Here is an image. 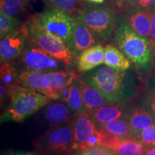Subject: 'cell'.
I'll use <instances>...</instances> for the list:
<instances>
[{
    "instance_id": "6da1fadb",
    "label": "cell",
    "mask_w": 155,
    "mask_h": 155,
    "mask_svg": "<svg viewBox=\"0 0 155 155\" xmlns=\"http://www.w3.org/2000/svg\"><path fill=\"white\" fill-rule=\"evenodd\" d=\"M116 47L141 73H148L155 65V50L152 42L139 35L119 17L114 32Z\"/></svg>"
},
{
    "instance_id": "7a4b0ae2",
    "label": "cell",
    "mask_w": 155,
    "mask_h": 155,
    "mask_svg": "<svg viewBox=\"0 0 155 155\" xmlns=\"http://www.w3.org/2000/svg\"><path fill=\"white\" fill-rule=\"evenodd\" d=\"M83 79L98 89L111 104L124 101L134 94V81L127 71L101 66L86 73Z\"/></svg>"
},
{
    "instance_id": "3957f363",
    "label": "cell",
    "mask_w": 155,
    "mask_h": 155,
    "mask_svg": "<svg viewBox=\"0 0 155 155\" xmlns=\"http://www.w3.org/2000/svg\"><path fill=\"white\" fill-rule=\"evenodd\" d=\"M24 33L28 42H33L65 66L72 65L76 58L64 42L57 37L48 33L39 22L37 15L30 17L24 25Z\"/></svg>"
},
{
    "instance_id": "277c9868",
    "label": "cell",
    "mask_w": 155,
    "mask_h": 155,
    "mask_svg": "<svg viewBox=\"0 0 155 155\" xmlns=\"http://www.w3.org/2000/svg\"><path fill=\"white\" fill-rule=\"evenodd\" d=\"M50 101L48 97L19 85L13 91L1 121L22 122L44 108Z\"/></svg>"
},
{
    "instance_id": "5b68a950",
    "label": "cell",
    "mask_w": 155,
    "mask_h": 155,
    "mask_svg": "<svg viewBox=\"0 0 155 155\" xmlns=\"http://www.w3.org/2000/svg\"><path fill=\"white\" fill-rule=\"evenodd\" d=\"M76 19L86 24L98 40L106 42L114 38L119 17L110 6L87 4Z\"/></svg>"
},
{
    "instance_id": "8992f818",
    "label": "cell",
    "mask_w": 155,
    "mask_h": 155,
    "mask_svg": "<svg viewBox=\"0 0 155 155\" xmlns=\"http://www.w3.org/2000/svg\"><path fill=\"white\" fill-rule=\"evenodd\" d=\"M73 122L52 126L47 132L39 137L35 143L36 149L48 155L68 154L72 150Z\"/></svg>"
},
{
    "instance_id": "52a82bcc",
    "label": "cell",
    "mask_w": 155,
    "mask_h": 155,
    "mask_svg": "<svg viewBox=\"0 0 155 155\" xmlns=\"http://www.w3.org/2000/svg\"><path fill=\"white\" fill-rule=\"evenodd\" d=\"M36 15L42 28L61 40L71 49L77 19L49 6Z\"/></svg>"
},
{
    "instance_id": "ba28073f",
    "label": "cell",
    "mask_w": 155,
    "mask_h": 155,
    "mask_svg": "<svg viewBox=\"0 0 155 155\" xmlns=\"http://www.w3.org/2000/svg\"><path fill=\"white\" fill-rule=\"evenodd\" d=\"M99 129L88 112L77 114L73 121L72 150H83L98 146Z\"/></svg>"
},
{
    "instance_id": "9c48e42d",
    "label": "cell",
    "mask_w": 155,
    "mask_h": 155,
    "mask_svg": "<svg viewBox=\"0 0 155 155\" xmlns=\"http://www.w3.org/2000/svg\"><path fill=\"white\" fill-rule=\"evenodd\" d=\"M21 61L27 70L40 72L58 71L63 63L33 42H28Z\"/></svg>"
},
{
    "instance_id": "30bf717a",
    "label": "cell",
    "mask_w": 155,
    "mask_h": 155,
    "mask_svg": "<svg viewBox=\"0 0 155 155\" xmlns=\"http://www.w3.org/2000/svg\"><path fill=\"white\" fill-rule=\"evenodd\" d=\"M28 41L20 30H17L1 38L0 57L1 63H9L21 58Z\"/></svg>"
},
{
    "instance_id": "8fae6325",
    "label": "cell",
    "mask_w": 155,
    "mask_h": 155,
    "mask_svg": "<svg viewBox=\"0 0 155 155\" xmlns=\"http://www.w3.org/2000/svg\"><path fill=\"white\" fill-rule=\"evenodd\" d=\"M121 17L139 35L151 41L150 12L142 9H129L122 12Z\"/></svg>"
},
{
    "instance_id": "7c38bea8",
    "label": "cell",
    "mask_w": 155,
    "mask_h": 155,
    "mask_svg": "<svg viewBox=\"0 0 155 155\" xmlns=\"http://www.w3.org/2000/svg\"><path fill=\"white\" fill-rule=\"evenodd\" d=\"M18 81L21 86L40 93L50 98L48 72L24 70L18 73Z\"/></svg>"
},
{
    "instance_id": "4fadbf2b",
    "label": "cell",
    "mask_w": 155,
    "mask_h": 155,
    "mask_svg": "<svg viewBox=\"0 0 155 155\" xmlns=\"http://www.w3.org/2000/svg\"><path fill=\"white\" fill-rule=\"evenodd\" d=\"M98 39L82 21L77 19L71 50L78 58L83 51L96 45Z\"/></svg>"
},
{
    "instance_id": "5bb4252c",
    "label": "cell",
    "mask_w": 155,
    "mask_h": 155,
    "mask_svg": "<svg viewBox=\"0 0 155 155\" xmlns=\"http://www.w3.org/2000/svg\"><path fill=\"white\" fill-rule=\"evenodd\" d=\"M19 86L18 73L9 63H1L0 67V99L1 105L10 100L13 91Z\"/></svg>"
},
{
    "instance_id": "9a60e30c",
    "label": "cell",
    "mask_w": 155,
    "mask_h": 155,
    "mask_svg": "<svg viewBox=\"0 0 155 155\" xmlns=\"http://www.w3.org/2000/svg\"><path fill=\"white\" fill-rule=\"evenodd\" d=\"M104 63V48L96 44L83 51L77 60L78 71L80 73L91 71Z\"/></svg>"
},
{
    "instance_id": "2e32d148",
    "label": "cell",
    "mask_w": 155,
    "mask_h": 155,
    "mask_svg": "<svg viewBox=\"0 0 155 155\" xmlns=\"http://www.w3.org/2000/svg\"><path fill=\"white\" fill-rule=\"evenodd\" d=\"M127 113L134 139L142 130L155 125V120L152 114L142 106H132Z\"/></svg>"
},
{
    "instance_id": "e0dca14e",
    "label": "cell",
    "mask_w": 155,
    "mask_h": 155,
    "mask_svg": "<svg viewBox=\"0 0 155 155\" xmlns=\"http://www.w3.org/2000/svg\"><path fill=\"white\" fill-rule=\"evenodd\" d=\"M78 81L86 112L90 113L96 108L111 104L98 89L87 83L84 79L79 78Z\"/></svg>"
},
{
    "instance_id": "ac0fdd59",
    "label": "cell",
    "mask_w": 155,
    "mask_h": 155,
    "mask_svg": "<svg viewBox=\"0 0 155 155\" xmlns=\"http://www.w3.org/2000/svg\"><path fill=\"white\" fill-rule=\"evenodd\" d=\"M44 119L51 126L59 125L71 120L75 113L63 102L49 103L44 107Z\"/></svg>"
},
{
    "instance_id": "d6986e66",
    "label": "cell",
    "mask_w": 155,
    "mask_h": 155,
    "mask_svg": "<svg viewBox=\"0 0 155 155\" xmlns=\"http://www.w3.org/2000/svg\"><path fill=\"white\" fill-rule=\"evenodd\" d=\"M89 114L99 128L110 121L127 118V111L115 104H108L101 106L90 112Z\"/></svg>"
},
{
    "instance_id": "ffe728a7",
    "label": "cell",
    "mask_w": 155,
    "mask_h": 155,
    "mask_svg": "<svg viewBox=\"0 0 155 155\" xmlns=\"http://www.w3.org/2000/svg\"><path fill=\"white\" fill-rule=\"evenodd\" d=\"M104 64L106 66L117 71H128L131 63L116 46L107 44L104 48Z\"/></svg>"
},
{
    "instance_id": "44dd1931",
    "label": "cell",
    "mask_w": 155,
    "mask_h": 155,
    "mask_svg": "<svg viewBox=\"0 0 155 155\" xmlns=\"http://www.w3.org/2000/svg\"><path fill=\"white\" fill-rule=\"evenodd\" d=\"M78 78L75 80L63 91L61 98V99L64 101L71 109L76 114L86 112L81 92Z\"/></svg>"
},
{
    "instance_id": "7402d4cb",
    "label": "cell",
    "mask_w": 155,
    "mask_h": 155,
    "mask_svg": "<svg viewBox=\"0 0 155 155\" xmlns=\"http://www.w3.org/2000/svg\"><path fill=\"white\" fill-rule=\"evenodd\" d=\"M48 6L59 9L77 18L84 10L86 4L83 0H44Z\"/></svg>"
},
{
    "instance_id": "603a6c76",
    "label": "cell",
    "mask_w": 155,
    "mask_h": 155,
    "mask_svg": "<svg viewBox=\"0 0 155 155\" xmlns=\"http://www.w3.org/2000/svg\"><path fill=\"white\" fill-rule=\"evenodd\" d=\"M147 146L136 139H122L114 150L116 155H144Z\"/></svg>"
},
{
    "instance_id": "cb8c5ba5",
    "label": "cell",
    "mask_w": 155,
    "mask_h": 155,
    "mask_svg": "<svg viewBox=\"0 0 155 155\" xmlns=\"http://www.w3.org/2000/svg\"><path fill=\"white\" fill-rule=\"evenodd\" d=\"M101 128H105L121 139H134L128 118L114 120L106 124Z\"/></svg>"
},
{
    "instance_id": "d4e9b609",
    "label": "cell",
    "mask_w": 155,
    "mask_h": 155,
    "mask_svg": "<svg viewBox=\"0 0 155 155\" xmlns=\"http://www.w3.org/2000/svg\"><path fill=\"white\" fill-rule=\"evenodd\" d=\"M31 0H0L1 13L16 17L22 12Z\"/></svg>"
},
{
    "instance_id": "484cf974",
    "label": "cell",
    "mask_w": 155,
    "mask_h": 155,
    "mask_svg": "<svg viewBox=\"0 0 155 155\" xmlns=\"http://www.w3.org/2000/svg\"><path fill=\"white\" fill-rule=\"evenodd\" d=\"M122 139H123L119 136L114 134L105 128H100L98 132V146L114 152Z\"/></svg>"
},
{
    "instance_id": "4316f807",
    "label": "cell",
    "mask_w": 155,
    "mask_h": 155,
    "mask_svg": "<svg viewBox=\"0 0 155 155\" xmlns=\"http://www.w3.org/2000/svg\"><path fill=\"white\" fill-rule=\"evenodd\" d=\"M116 10L121 12L129 9H142L151 12L155 9V0H124L116 6Z\"/></svg>"
},
{
    "instance_id": "83f0119b",
    "label": "cell",
    "mask_w": 155,
    "mask_h": 155,
    "mask_svg": "<svg viewBox=\"0 0 155 155\" xmlns=\"http://www.w3.org/2000/svg\"><path fill=\"white\" fill-rule=\"evenodd\" d=\"M20 22L16 17H9L3 13L0 14V37L3 38L15 31L19 30Z\"/></svg>"
},
{
    "instance_id": "f1b7e54d",
    "label": "cell",
    "mask_w": 155,
    "mask_h": 155,
    "mask_svg": "<svg viewBox=\"0 0 155 155\" xmlns=\"http://www.w3.org/2000/svg\"><path fill=\"white\" fill-rule=\"evenodd\" d=\"M135 139L147 147L155 146V125L151 126L141 131Z\"/></svg>"
},
{
    "instance_id": "f546056e",
    "label": "cell",
    "mask_w": 155,
    "mask_h": 155,
    "mask_svg": "<svg viewBox=\"0 0 155 155\" xmlns=\"http://www.w3.org/2000/svg\"><path fill=\"white\" fill-rule=\"evenodd\" d=\"M71 150L68 155H116L114 151L107 150L100 146H96L83 150Z\"/></svg>"
},
{
    "instance_id": "4dcf8cb0",
    "label": "cell",
    "mask_w": 155,
    "mask_h": 155,
    "mask_svg": "<svg viewBox=\"0 0 155 155\" xmlns=\"http://www.w3.org/2000/svg\"><path fill=\"white\" fill-rule=\"evenodd\" d=\"M141 106L146 108L155 120V96L151 93L147 91L142 100Z\"/></svg>"
},
{
    "instance_id": "1f68e13d",
    "label": "cell",
    "mask_w": 155,
    "mask_h": 155,
    "mask_svg": "<svg viewBox=\"0 0 155 155\" xmlns=\"http://www.w3.org/2000/svg\"><path fill=\"white\" fill-rule=\"evenodd\" d=\"M151 42L155 50V9L150 12Z\"/></svg>"
},
{
    "instance_id": "d6a6232c",
    "label": "cell",
    "mask_w": 155,
    "mask_h": 155,
    "mask_svg": "<svg viewBox=\"0 0 155 155\" xmlns=\"http://www.w3.org/2000/svg\"><path fill=\"white\" fill-rule=\"evenodd\" d=\"M147 91L151 93L155 96V73L150 77L147 81Z\"/></svg>"
},
{
    "instance_id": "836d02e7",
    "label": "cell",
    "mask_w": 155,
    "mask_h": 155,
    "mask_svg": "<svg viewBox=\"0 0 155 155\" xmlns=\"http://www.w3.org/2000/svg\"><path fill=\"white\" fill-rule=\"evenodd\" d=\"M3 155H39L34 152H10Z\"/></svg>"
},
{
    "instance_id": "e575fe53",
    "label": "cell",
    "mask_w": 155,
    "mask_h": 155,
    "mask_svg": "<svg viewBox=\"0 0 155 155\" xmlns=\"http://www.w3.org/2000/svg\"><path fill=\"white\" fill-rule=\"evenodd\" d=\"M144 155H155V146L148 147Z\"/></svg>"
},
{
    "instance_id": "d590c367",
    "label": "cell",
    "mask_w": 155,
    "mask_h": 155,
    "mask_svg": "<svg viewBox=\"0 0 155 155\" xmlns=\"http://www.w3.org/2000/svg\"><path fill=\"white\" fill-rule=\"evenodd\" d=\"M109 1H111L112 3L113 4H114V6H115V7H116V6L117 5H119V4H121V2H123L124 1V0H109Z\"/></svg>"
},
{
    "instance_id": "8d00e7d4",
    "label": "cell",
    "mask_w": 155,
    "mask_h": 155,
    "mask_svg": "<svg viewBox=\"0 0 155 155\" xmlns=\"http://www.w3.org/2000/svg\"><path fill=\"white\" fill-rule=\"evenodd\" d=\"M87 1L90 2L92 3H96V4H102L104 2V0H87Z\"/></svg>"
}]
</instances>
